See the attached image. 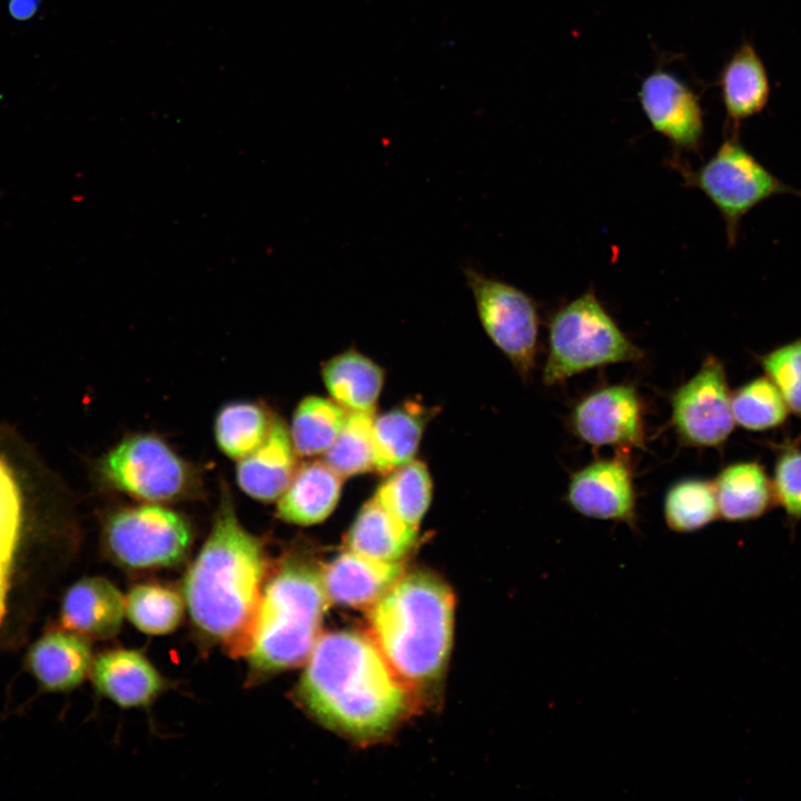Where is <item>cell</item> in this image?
I'll use <instances>...</instances> for the list:
<instances>
[{"instance_id":"15","label":"cell","mask_w":801,"mask_h":801,"mask_svg":"<svg viewBox=\"0 0 801 801\" xmlns=\"http://www.w3.org/2000/svg\"><path fill=\"white\" fill-rule=\"evenodd\" d=\"M125 615V596L115 584L105 577H85L65 593L60 623L88 640H106L118 634Z\"/></svg>"},{"instance_id":"18","label":"cell","mask_w":801,"mask_h":801,"mask_svg":"<svg viewBox=\"0 0 801 801\" xmlns=\"http://www.w3.org/2000/svg\"><path fill=\"white\" fill-rule=\"evenodd\" d=\"M27 663L48 691L63 692L80 685L93 663L88 639L66 629L51 631L30 649Z\"/></svg>"},{"instance_id":"7","label":"cell","mask_w":801,"mask_h":801,"mask_svg":"<svg viewBox=\"0 0 801 801\" xmlns=\"http://www.w3.org/2000/svg\"><path fill=\"white\" fill-rule=\"evenodd\" d=\"M192 544V528L179 512L164 504L142 503L117 508L102 526L107 558L128 571L179 565Z\"/></svg>"},{"instance_id":"17","label":"cell","mask_w":801,"mask_h":801,"mask_svg":"<svg viewBox=\"0 0 801 801\" xmlns=\"http://www.w3.org/2000/svg\"><path fill=\"white\" fill-rule=\"evenodd\" d=\"M322 573L330 601L359 607L376 602L405 572L402 562H383L346 550Z\"/></svg>"},{"instance_id":"23","label":"cell","mask_w":801,"mask_h":801,"mask_svg":"<svg viewBox=\"0 0 801 801\" xmlns=\"http://www.w3.org/2000/svg\"><path fill=\"white\" fill-rule=\"evenodd\" d=\"M722 101L731 125L761 112L770 97L764 65L750 43L742 44L723 66L720 78Z\"/></svg>"},{"instance_id":"4","label":"cell","mask_w":801,"mask_h":801,"mask_svg":"<svg viewBox=\"0 0 801 801\" xmlns=\"http://www.w3.org/2000/svg\"><path fill=\"white\" fill-rule=\"evenodd\" d=\"M328 601L322 570L310 561L289 556L269 571L246 655L249 684L307 660Z\"/></svg>"},{"instance_id":"33","label":"cell","mask_w":801,"mask_h":801,"mask_svg":"<svg viewBox=\"0 0 801 801\" xmlns=\"http://www.w3.org/2000/svg\"><path fill=\"white\" fill-rule=\"evenodd\" d=\"M772 486L775 505L785 512L791 524L801 521V447L798 441L775 444Z\"/></svg>"},{"instance_id":"20","label":"cell","mask_w":801,"mask_h":801,"mask_svg":"<svg viewBox=\"0 0 801 801\" xmlns=\"http://www.w3.org/2000/svg\"><path fill=\"white\" fill-rule=\"evenodd\" d=\"M384 369L355 347L332 356L322 366V379L332 397L347 412L374 414Z\"/></svg>"},{"instance_id":"32","label":"cell","mask_w":801,"mask_h":801,"mask_svg":"<svg viewBox=\"0 0 801 801\" xmlns=\"http://www.w3.org/2000/svg\"><path fill=\"white\" fill-rule=\"evenodd\" d=\"M755 359L789 411L801 419V336L756 355Z\"/></svg>"},{"instance_id":"9","label":"cell","mask_w":801,"mask_h":801,"mask_svg":"<svg viewBox=\"0 0 801 801\" xmlns=\"http://www.w3.org/2000/svg\"><path fill=\"white\" fill-rule=\"evenodd\" d=\"M462 273L484 333L526 379L537 356L541 322L537 304L521 288L472 264L464 265Z\"/></svg>"},{"instance_id":"22","label":"cell","mask_w":801,"mask_h":801,"mask_svg":"<svg viewBox=\"0 0 801 801\" xmlns=\"http://www.w3.org/2000/svg\"><path fill=\"white\" fill-rule=\"evenodd\" d=\"M418 528L383 507L374 497L357 513L346 535V547L383 562H402L416 543Z\"/></svg>"},{"instance_id":"25","label":"cell","mask_w":801,"mask_h":801,"mask_svg":"<svg viewBox=\"0 0 801 801\" xmlns=\"http://www.w3.org/2000/svg\"><path fill=\"white\" fill-rule=\"evenodd\" d=\"M274 418L275 415L259 402L227 403L215 417L216 444L226 456L239 461L263 444Z\"/></svg>"},{"instance_id":"6","label":"cell","mask_w":801,"mask_h":801,"mask_svg":"<svg viewBox=\"0 0 801 801\" xmlns=\"http://www.w3.org/2000/svg\"><path fill=\"white\" fill-rule=\"evenodd\" d=\"M98 472L108 487L144 503L187 500L200 485L195 466L152 433L123 437L101 457Z\"/></svg>"},{"instance_id":"21","label":"cell","mask_w":801,"mask_h":801,"mask_svg":"<svg viewBox=\"0 0 801 801\" xmlns=\"http://www.w3.org/2000/svg\"><path fill=\"white\" fill-rule=\"evenodd\" d=\"M713 485L719 515L729 522L756 520L775 505L772 481L758 461L725 466Z\"/></svg>"},{"instance_id":"28","label":"cell","mask_w":801,"mask_h":801,"mask_svg":"<svg viewBox=\"0 0 801 801\" xmlns=\"http://www.w3.org/2000/svg\"><path fill=\"white\" fill-rule=\"evenodd\" d=\"M185 607L182 593L159 583L135 585L125 596L128 620L149 635L174 632L184 619Z\"/></svg>"},{"instance_id":"12","label":"cell","mask_w":801,"mask_h":801,"mask_svg":"<svg viewBox=\"0 0 801 801\" xmlns=\"http://www.w3.org/2000/svg\"><path fill=\"white\" fill-rule=\"evenodd\" d=\"M641 108L652 128L678 149L698 151L704 121L699 97L678 76L661 68L640 87Z\"/></svg>"},{"instance_id":"26","label":"cell","mask_w":801,"mask_h":801,"mask_svg":"<svg viewBox=\"0 0 801 801\" xmlns=\"http://www.w3.org/2000/svg\"><path fill=\"white\" fill-rule=\"evenodd\" d=\"M433 495V482L426 465L411 461L388 473L374 498L404 523L418 528Z\"/></svg>"},{"instance_id":"8","label":"cell","mask_w":801,"mask_h":801,"mask_svg":"<svg viewBox=\"0 0 801 801\" xmlns=\"http://www.w3.org/2000/svg\"><path fill=\"white\" fill-rule=\"evenodd\" d=\"M688 186L700 189L719 210L730 246L735 245L742 218L778 195H794V188L764 167L734 136L696 170L679 165Z\"/></svg>"},{"instance_id":"13","label":"cell","mask_w":801,"mask_h":801,"mask_svg":"<svg viewBox=\"0 0 801 801\" xmlns=\"http://www.w3.org/2000/svg\"><path fill=\"white\" fill-rule=\"evenodd\" d=\"M566 498L586 517L633 524L636 496L629 462L616 456L586 465L571 476Z\"/></svg>"},{"instance_id":"2","label":"cell","mask_w":801,"mask_h":801,"mask_svg":"<svg viewBox=\"0 0 801 801\" xmlns=\"http://www.w3.org/2000/svg\"><path fill=\"white\" fill-rule=\"evenodd\" d=\"M306 661L297 696L327 726L358 739L375 738L407 708L404 682L370 636L327 633Z\"/></svg>"},{"instance_id":"5","label":"cell","mask_w":801,"mask_h":801,"mask_svg":"<svg viewBox=\"0 0 801 801\" xmlns=\"http://www.w3.org/2000/svg\"><path fill=\"white\" fill-rule=\"evenodd\" d=\"M643 356L596 295L586 291L560 306L548 320L543 383L554 386L585 370Z\"/></svg>"},{"instance_id":"14","label":"cell","mask_w":801,"mask_h":801,"mask_svg":"<svg viewBox=\"0 0 801 801\" xmlns=\"http://www.w3.org/2000/svg\"><path fill=\"white\" fill-rule=\"evenodd\" d=\"M100 694L121 708H144L165 690L166 680L140 652L115 649L93 659L90 671Z\"/></svg>"},{"instance_id":"3","label":"cell","mask_w":801,"mask_h":801,"mask_svg":"<svg viewBox=\"0 0 801 801\" xmlns=\"http://www.w3.org/2000/svg\"><path fill=\"white\" fill-rule=\"evenodd\" d=\"M454 595L426 571L403 574L370 605V637L403 682L426 684L442 673L453 640Z\"/></svg>"},{"instance_id":"29","label":"cell","mask_w":801,"mask_h":801,"mask_svg":"<svg viewBox=\"0 0 801 801\" xmlns=\"http://www.w3.org/2000/svg\"><path fill=\"white\" fill-rule=\"evenodd\" d=\"M664 518L678 533L698 531L719 516L713 482L688 478L672 485L664 497Z\"/></svg>"},{"instance_id":"35","label":"cell","mask_w":801,"mask_h":801,"mask_svg":"<svg viewBox=\"0 0 801 801\" xmlns=\"http://www.w3.org/2000/svg\"><path fill=\"white\" fill-rule=\"evenodd\" d=\"M40 3L41 0H9L8 11L12 19L23 22L37 14Z\"/></svg>"},{"instance_id":"10","label":"cell","mask_w":801,"mask_h":801,"mask_svg":"<svg viewBox=\"0 0 801 801\" xmlns=\"http://www.w3.org/2000/svg\"><path fill=\"white\" fill-rule=\"evenodd\" d=\"M731 394L723 362L708 355L700 369L671 397V422L681 442L721 448L735 425Z\"/></svg>"},{"instance_id":"34","label":"cell","mask_w":801,"mask_h":801,"mask_svg":"<svg viewBox=\"0 0 801 801\" xmlns=\"http://www.w3.org/2000/svg\"><path fill=\"white\" fill-rule=\"evenodd\" d=\"M21 501L12 473L0 459V567L8 568L18 543Z\"/></svg>"},{"instance_id":"19","label":"cell","mask_w":801,"mask_h":801,"mask_svg":"<svg viewBox=\"0 0 801 801\" xmlns=\"http://www.w3.org/2000/svg\"><path fill=\"white\" fill-rule=\"evenodd\" d=\"M343 479L324 461L300 465L277 500V516L295 525L322 523L339 501Z\"/></svg>"},{"instance_id":"16","label":"cell","mask_w":801,"mask_h":801,"mask_svg":"<svg viewBox=\"0 0 801 801\" xmlns=\"http://www.w3.org/2000/svg\"><path fill=\"white\" fill-rule=\"evenodd\" d=\"M296 456L289 428L275 416L263 444L238 461L237 484L254 500L265 503L277 501L296 472Z\"/></svg>"},{"instance_id":"31","label":"cell","mask_w":801,"mask_h":801,"mask_svg":"<svg viewBox=\"0 0 801 801\" xmlns=\"http://www.w3.org/2000/svg\"><path fill=\"white\" fill-rule=\"evenodd\" d=\"M374 416L348 412L340 433L324 454V462L343 478L374 469Z\"/></svg>"},{"instance_id":"27","label":"cell","mask_w":801,"mask_h":801,"mask_svg":"<svg viewBox=\"0 0 801 801\" xmlns=\"http://www.w3.org/2000/svg\"><path fill=\"white\" fill-rule=\"evenodd\" d=\"M348 412L333 399L308 396L295 408L289 428L296 454L324 455L340 433Z\"/></svg>"},{"instance_id":"30","label":"cell","mask_w":801,"mask_h":801,"mask_svg":"<svg viewBox=\"0 0 801 801\" xmlns=\"http://www.w3.org/2000/svg\"><path fill=\"white\" fill-rule=\"evenodd\" d=\"M731 407L735 424L751 432L781 427L790 412L782 395L765 375L736 388L731 394Z\"/></svg>"},{"instance_id":"11","label":"cell","mask_w":801,"mask_h":801,"mask_svg":"<svg viewBox=\"0 0 801 801\" xmlns=\"http://www.w3.org/2000/svg\"><path fill=\"white\" fill-rule=\"evenodd\" d=\"M570 423L573 433L594 447H644L643 407L631 385L606 386L589 394L573 408Z\"/></svg>"},{"instance_id":"24","label":"cell","mask_w":801,"mask_h":801,"mask_svg":"<svg viewBox=\"0 0 801 801\" xmlns=\"http://www.w3.org/2000/svg\"><path fill=\"white\" fill-rule=\"evenodd\" d=\"M426 421L424 409L414 403H406L374 416V469L386 474L413 461Z\"/></svg>"},{"instance_id":"36","label":"cell","mask_w":801,"mask_h":801,"mask_svg":"<svg viewBox=\"0 0 801 801\" xmlns=\"http://www.w3.org/2000/svg\"><path fill=\"white\" fill-rule=\"evenodd\" d=\"M8 568L0 567V622L6 613V596L8 590Z\"/></svg>"},{"instance_id":"1","label":"cell","mask_w":801,"mask_h":801,"mask_svg":"<svg viewBox=\"0 0 801 801\" xmlns=\"http://www.w3.org/2000/svg\"><path fill=\"white\" fill-rule=\"evenodd\" d=\"M269 561L224 491L210 533L189 565L182 596L195 631L233 657L251 643Z\"/></svg>"}]
</instances>
